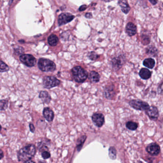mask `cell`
I'll return each mask as SVG.
<instances>
[{"label": "cell", "instance_id": "18", "mask_svg": "<svg viewBox=\"0 0 163 163\" xmlns=\"http://www.w3.org/2000/svg\"><path fill=\"white\" fill-rule=\"evenodd\" d=\"M89 80L93 83H97L99 82L100 80V75L97 72L91 71L88 75Z\"/></svg>", "mask_w": 163, "mask_h": 163}, {"label": "cell", "instance_id": "22", "mask_svg": "<svg viewBox=\"0 0 163 163\" xmlns=\"http://www.w3.org/2000/svg\"><path fill=\"white\" fill-rule=\"evenodd\" d=\"M126 126L130 130L135 131L137 129L138 125L136 122H134L133 121H129L126 123Z\"/></svg>", "mask_w": 163, "mask_h": 163}, {"label": "cell", "instance_id": "29", "mask_svg": "<svg viewBox=\"0 0 163 163\" xmlns=\"http://www.w3.org/2000/svg\"><path fill=\"white\" fill-rule=\"evenodd\" d=\"M42 156L44 159H46L50 158L51 156V155L48 151H44L42 153Z\"/></svg>", "mask_w": 163, "mask_h": 163}, {"label": "cell", "instance_id": "37", "mask_svg": "<svg viewBox=\"0 0 163 163\" xmlns=\"http://www.w3.org/2000/svg\"><path fill=\"white\" fill-rule=\"evenodd\" d=\"M149 2L152 4L153 5H155L158 3V1H155V0H152V1H149Z\"/></svg>", "mask_w": 163, "mask_h": 163}, {"label": "cell", "instance_id": "19", "mask_svg": "<svg viewBox=\"0 0 163 163\" xmlns=\"http://www.w3.org/2000/svg\"><path fill=\"white\" fill-rule=\"evenodd\" d=\"M155 65L156 62L155 59L152 58H146L143 61V65L149 69H153L155 67Z\"/></svg>", "mask_w": 163, "mask_h": 163}, {"label": "cell", "instance_id": "4", "mask_svg": "<svg viewBox=\"0 0 163 163\" xmlns=\"http://www.w3.org/2000/svg\"><path fill=\"white\" fill-rule=\"evenodd\" d=\"M129 103L133 109L142 111H146L150 107L148 103L140 100H133Z\"/></svg>", "mask_w": 163, "mask_h": 163}, {"label": "cell", "instance_id": "15", "mask_svg": "<svg viewBox=\"0 0 163 163\" xmlns=\"http://www.w3.org/2000/svg\"><path fill=\"white\" fill-rule=\"evenodd\" d=\"M118 4L121 8V10L123 13L127 14L130 11V6L125 0H121L118 1Z\"/></svg>", "mask_w": 163, "mask_h": 163}, {"label": "cell", "instance_id": "5", "mask_svg": "<svg viewBox=\"0 0 163 163\" xmlns=\"http://www.w3.org/2000/svg\"><path fill=\"white\" fill-rule=\"evenodd\" d=\"M60 83V80L54 77L46 76L43 79V85L45 88H52L58 86Z\"/></svg>", "mask_w": 163, "mask_h": 163}, {"label": "cell", "instance_id": "8", "mask_svg": "<svg viewBox=\"0 0 163 163\" xmlns=\"http://www.w3.org/2000/svg\"><path fill=\"white\" fill-rule=\"evenodd\" d=\"M75 18L73 15L71 13H62L58 16V24L59 26H63L71 22Z\"/></svg>", "mask_w": 163, "mask_h": 163}, {"label": "cell", "instance_id": "7", "mask_svg": "<svg viewBox=\"0 0 163 163\" xmlns=\"http://www.w3.org/2000/svg\"><path fill=\"white\" fill-rule=\"evenodd\" d=\"M20 60L23 64L29 67H32L36 64V59L30 54H23L20 57Z\"/></svg>", "mask_w": 163, "mask_h": 163}, {"label": "cell", "instance_id": "11", "mask_svg": "<svg viewBox=\"0 0 163 163\" xmlns=\"http://www.w3.org/2000/svg\"><path fill=\"white\" fill-rule=\"evenodd\" d=\"M145 112L151 120L156 121L157 120L159 116V111L157 107L152 106L145 111Z\"/></svg>", "mask_w": 163, "mask_h": 163}, {"label": "cell", "instance_id": "20", "mask_svg": "<svg viewBox=\"0 0 163 163\" xmlns=\"http://www.w3.org/2000/svg\"><path fill=\"white\" fill-rule=\"evenodd\" d=\"M59 39L58 36L55 35H51L48 38V43L49 45L52 46H57L58 44Z\"/></svg>", "mask_w": 163, "mask_h": 163}, {"label": "cell", "instance_id": "13", "mask_svg": "<svg viewBox=\"0 0 163 163\" xmlns=\"http://www.w3.org/2000/svg\"><path fill=\"white\" fill-rule=\"evenodd\" d=\"M125 31L129 36H133L137 33L136 26L133 23L129 22L126 26Z\"/></svg>", "mask_w": 163, "mask_h": 163}, {"label": "cell", "instance_id": "25", "mask_svg": "<svg viewBox=\"0 0 163 163\" xmlns=\"http://www.w3.org/2000/svg\"><path fill=\"white\" fill-rule=\"evenodd\" d=\"M9 68L7 64H5L3 61L0 60V72H8Z\"/></svg>", "mask_w": 163, "mask_h": 163}, {"label": "cell", "instance_id": "23", "mask_svg": "<svg viewBox=\"0 0 163 163\" xmlns=\"http://www.w3.org/2000/svg\"><path fill=\"white\" fill-rule=\"evenodd\" d=\"M86 136H82L81 137L79 138L77 142V148L78 151H80L82 148V146L83 145L84 143L86 140Z\"/></svg>", "mask_w": 163, "mask_h": 163}, {"label": "cell", "instance_id": "9", "mask_svg": "<svg viewBox=\"0 0 163 163\" xmlns=\"http://www.w3.org/2000/svg\"><path fill=\"white\" fill-rule=\"evenodd\" d=\"M92 121L97 127H101L105 122L104 116L103 114L95 113L92 116Z\"/></svg>", "mask_w": 163, "mask_h": 163}, {"label": "cell", "instance_id": "1", "mask_svg": "<svg viewBox=\"0 0 163 163\" xmlns=\"http://www.w3.org/2000/svg\"><path fill=\"white\" fill-rule=\"evenodd\" d=\"M36 153V148L34 145H28L20 149L17 153V157L19 161L29 160L34 157Z\"/></svg>", "mask_w": 163, "mask_h": 163}, {"label": "cell", "instance_id": "27", "mask_svg": "<svg viewBox=\"0 0 163 163\" xmlns=\"http://www.w3.org/2000/svg\"><path fill=\"white\" fill-rule=\"evenodd\" d=\"M99 55H98L96 53L94 52V51H91L89 53L88 55V57L89 59H91V60L94 61L97 60L99 58Z\"/></svg>", "mask_w": 163, "mask_h": 163}, {"label": "cell", "instance_id": "6", "mask_svg": "<svg viewBox=\"0 0 163 163\" xmlns=\"http://www.w3.org/2000/svg\"><path fill=\"white\" fill-rule=\"evenodd\" d=\"M125 62V57L123 55H119L114 57L111 60L112 69L115 71L119 70Z\"/></svg>", "mask_w": 163, "mask_h": 163}, {"label": "cell", "instance_id": "2", "mask_svg": "<svg viewBox=\"0 0 163 163\" xmlns=\"http://www.w3.org/2000/svg\"><path fill=\"white\" fill-rule=\"evenodd\" d=\"M73 77L76 82L83 83L88 77V73L80 66H76L72 69Z\"/></svg>", "mask_w": 163, "mask_h": 163}, {"label": "cell", "instance_id": "21", "mask_svg": "<svg viewBox=\"0 0 163 163\" xmlns=\"http://www.w3.org/2000/svg\"><path fill=\"white\" fill-rule=\"evenodd\" d=\"M146 52L147 54L152 57H156L158 54V50L155 46H150L147 47L146 49Z\"/></svg>", "mask_w": 163, "mask_h": 163}, {"label": "cell", "instance_id": "30", "mask_svg": "<svg viewBox=\"0 0 163 163\" xmlns=\"http://www.w3.org/2000/svg\"><path fill=\"white\" fill-rule=\"evenodd\" d=\"M143 42H144V45H148L150 43V38L148 36L143 35Z\"/></svg>", "mask_w": 163, "mask_h": 163}, {"label": "cell", "instance_id": "24", "mask_svg": "<svg viewBox=\"0 0 163 163\" xmlns=\"http://www.w3.org/2000/svg\"><path fill=\"white\" fill-rule=\"evenodd\" d=\"M109 157L112 160L115 159L116 158V150L114 147H111L109 150Z\"/></svg>", "mask_w": 163, "mask_h": 163}, {"label": "cell", "instance_id": "33", "mask_svg": "<svg viewBox=\"0 0 163 163\" xmlns=\"http://www.w3.org/2000/svg\"><path fill=\"white\" fill-rule=\"evenodd\" d=\"M29 128H30V130L32 133H34L35 131V128L34 127V125L32 123H30L29 125Z\"/></svg>", "mask_w": 163, "mask_h": 163}, {"label": "cell", "instance_id": "26", "mask_svg": "<svg viewBox=\"0 0 163 163\" xmlns=\"http://www.w3.org/2000/svg\"><path fill=\"white\" fill-rule=\"evenodd\" d=\"M38 148L40 152H44V151H48L49 148L46 145L44 142L42 141L38 144Z\"/></svg>", "mask_w": 163, "mask_h": 163}, {"label": "cell", "instance_id": "10", "mask_svg": "<svg viewBox=\"0 0 163 163\" xmlns=\"http://www.w3.org/2000/svg\"><path fill=\"white\" fill-rule=\"evenodd\" d=\"M146 151L151 156H157L160 152V148L156 143H151L146 147Z\"/></svg>", "mask_w": 163, "mask_h": 163}, {"label": "cell", "instance_id": "28", "mask_svg": "<svg viewBox=\"0 0 163 163\" xmlns=\"http://www.w3.org/2000/svg\"><path fill=\"white\" fill-rule=\"evenodd\" d=\"M8 102L7 100H0V110L4 111L6 110L8 107Z\"/></svg>", "mask_w": 163, "mask_h": 163}, {"label": "cell", "instance_id": "14", "mask_svg": "<svg viewBox=\"0 0 163 163\" xmlns=\"http://www.w3.org/2000/svg\"><path fill=\"white\" fill-rule=\"evenodd\" d=\"M43 115L48 122H52L54 118V114L53 111L49 108H46L44 109Z\"/></svg>", "mask_w": 163, "mask_h": 163}, {"label": "cell", "instance_id": "34", "mask_svg": "<svg viewBox=\"0 0 163 163\" xmlns=\"http://www.w3.org/2000/svg\"><path fill=\"white\" fill-rule=\"evenodd\" d=\"M87 5H85V4H84V5H81L80 8H79V10L80 12H81V11H85L87 9Z\"/></svg>", "mask_w": 163, "mask_h": 163}, {"label": "cell", "instance_id": "35", "mask_svg": "<svg viewBox=\"0 0 163 163\" xmlns=\"http://www.w3.org/2000/svg\"><path fill=\"white\" fill-rule=\"evenodd\" d=\"M85 17L87 19H91L92 18V15L91 13H87L85 15Z\"/></svg>", "mask_w": 163, "mask_h": 163}, {"label": "cell", "instance_id": "36", "mask_svg": "<svg viewBox=\"0 0 163 163\" xmlns=\"http://www.w3.org/2000/svg\"><path fill=\"white\" fill-rule=\"evenodd\" d=\"M4 154L3 151L1 149H0V160L1 159L4 157Z\"/></svg>", "mask_w": 163, "mask_h": 163}, {"label": "cell", "instance_id": "40", "mask_svg": "<svg viewBox=\"0 0 163 163\" xmlns=\"http://www.w3.org/2000/svg\"><path fill=\"white\" fill-rule=\"evenodd\" d=\"M1 125H0V131H1Z\"/></svg>", "mask_w": 163, "mask_h": 163}, {"label": "cell", "instance_id": "16", "mask_svg": "<svg viewBox=\"0 0 163 163\" xmlns=\"http://www.w3.org/2000/svg\"><path fill=\"white\" fill-rule=\"evenodd\" d=\"M139 76L143 80H148L151 77V72L148 69L142 68L139 72Z\"/></svg>", "mask_w": 163, "mask_h": 163}, {"label": "cell", "instance_id": "32", "mask_svg": "<svg viewBox=\"0 0 163 163\" xmlns=\"http://www.w3.org/2000/svg\"><path fill=\"white\" fill-rule=\"evenodd\" d=\"M162 85H163V84H162V82L159 85V86L158 87V93L159 94H162V91H163V88H162Z\"/></svg>", "mask_w": 163, "mask_h": 163}, {"label": "cell", "instance_id": "3", "mask_svg": "<svg viewBox=\"0 0 163 163\" xmlns=\"http://www.w3.org/2000/svg\"><path fill=\"white\" fill-rule=\"evenodd\" d=\"M38 66L40 70L44 72H54L56 69V64L49 59L40 58L38 62Z\"/></svg>", "mask_w": 163, "mask_h": 163}, {"label": "cell", "instance_id": "17", "mask_svg": "<svg viewBox=\"0 0 163 163\" xmlns=\"http://www.w3.org/2000/svg\"><path fill=\"white\" fill-rule=\"evenodd\" d=\"M39 97L41 99L42 101L46 104H49L51 101V98L50 96L49 93L46 91H42L40 92Z\"/></svg>", "mask_w": 163, "mask_h": 163}, {"label": "cell", "instance_id": "38", "mask_svg": "<svg viewBox=\"0 0 163 163\" xmlns=\"http://www.w3.org/2000/svg\"><path fill=\"white\" fill-rule=\"evenodd\" d=\"M24 163H35V162L31 160H29L26 161Z\"/></svg>", "mask_w": 163, "mask_h": 163}, {"label": "cell", "instance_id": "12", "mask_svg": "<svg viewBox=\"0 0 163 163\" xmlns=\"http://www.w3.org/2000/svg\"><path fill=\"white\" fill-rule=\"evenodd\" d=\"M104 96L107 99L111 100L115 95V91H114V86L109 85L105 87L104 89Z\"/></svg>", "mask_w": 163, "mask_h": 163}, {"label": "cell", "instance_id": "39", "mask_svg": "<svg viewBox=\"0 0 163 163\" xmlns=\"http://www.w3.org/2000/svg\"><path fill=\"white\" fill-rule=\"evenodd\" d=\"M104 1V2H106V3H107V2H110V1Z\"/></svg>", "mask_w": 163, "mask_h": 163}, {"label": "cell", "instance_id": "31", "mask_svg": "<svg viewBox=\"0 0 163 163\" xmlns=\"http://www.w3.org/2000/svg\"><path fill=\"white\" fill-rule=\"evenodd\" d=\"M15 51L16 54H21L23 52H24V49L22 47H18V49H15Z\"/></svg>", "mask_w": 163, "mask_h": 163}]
</instances>
